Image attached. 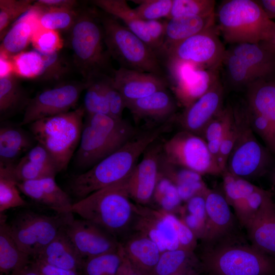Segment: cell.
<instances>
[{"label": "cell", "instance_id": "21", "mask_svg": "<svg viewBox=\"0 0 275 275\" xmlns=\"http://www.w3.org/2000/svg\"><path fill=\"white\" fill-rule=\"evenodd\" d=\"M17 185L26 196L57 214L72 212L74 203L69 195L57 184L55 177L19 182Z\"/></svg>", "mask_w": 275, "mask_h": 275}, {"label": "cell", "instance_id": "9", "mask_svg": "<svg viewBox=\"0 0 275 275\" xmlns=\"http://www.w3.org/2000/svg\"><path fill=\"white\" fill-rule=\"evenodd\" d=\"M202 265L212 275H273L275 261L252 245H222L202 257Z\"/></svg>", "mask_w": 275, "mask_h": 275}, {"label": "cell", "instance_id": "35", "mask_svg": "<svg viewBox=\"0 0 275 275\" xmlns=\"http://www.w3.org/2000/svg\"><path fill=\"white\" fill-rule=\"evenodd\" d=\"M222 66L228 83L235 89H246L251 83L258 79L247 65L230 48L226 49Z\"/></svg>", "mask_w": 275, "mask_h": 275}, {"label": "cell", "instance_id": "30", "mask_svg": "<svg viewBox=\"0 0 275 275\" xmlns=\"http://www.w3.org/2000/svg\"><path fill=\"white\" fill-rule=\"evenodd\" d=\"M215 25V13L205 16H183L167 19L164 41L159 52Z\"/></svg>", "mask_w": 275, "mask_h": 275}, {"label": "cell", "instance_id": "44", "mask_svg": "<svg viewBox=\"0 0 275 275\" xmlns=\"http://www.w3.org/2000/svg\"><path fill=\"white\" fill-rule=\"evenodd\" d=\"M12 175L17 182L40 180L46 177H55L58 171L30 161L24 157L16 164L10 165Z\"/></svg>", "mask_w": 275, "mask_h": 275}, {"label": "cell", "instance_id": "28", "mask_svg": "<svg viewBox=\"0 0 275 275\" xmlns=\"http://www.w3.org/2000/svg\"><path fill=\"white\" fill-rule=\"evenodd\" d=\"M126 107L136 118L167 121L171 119L177 105L173 96L166 89L126 102Z\"/></svg>", "mask_w": 275, "mask_h": 275}, {"label": "cell", "instance_id": "5", "mask_svg": "<svg viewBox=\"0 0 275 275\" xmlns=\"http://www.w3.org/2000/svg\"><path fill=\"white\" fill-rule=\"evenodd\" d=\"M85 114L84 107L81 106L29 124L33 136L51 155L59 172L66 169L79 145Z\"/></svg>", "mask_w": 275, "mask_h": 275}, {"label": "cell", "instance_id": "14", "mask_svg": "<svg viewBox=\"0 0 275 275\" xmlns=\"http://www.w3.org/2000/svg\"><path fill=\"white\" fill-rule=\"evenodd\" d=\"M222 175L223 194L240 224L245 227L263 206L272 199L271 194L227 170Z\"/></svg>", "mask_w": 275, "mask_h": 275}, {"label": "cell", "instance_id": "22", "mask_svg": "<svg viewBox=\"0 0 275 275\" xmlns=\"http://www.w3.org/2000/svg\"><path fill=\"white\" fill-rule=\"evenodd\" d=\"M120 244L126 258L142 275H153L161 253L153 241L132 231Z\"/></svg>", "mask_w": 275, "mask_h": 275}, {"label": "cell", "instance_id": "19", "mask_svg": "<svg viewBox=\"0 0 275 275\" xmlns=\"http://www.w3.org/2000/svg\"><path fill=\"white\" fill-rule=\"evenodd\" d=\"M224 87L219 79L180 116L179 122L183 130L201 136L208 123L224 107Z\"/></svg>", "mask_w": 275, "mask_h": 275}, {"label": "cell", "instance_id": "4", "mask_svg": "<svg viewBox=\"0 0 275 275\" xmlns=\"http://www.w3.org/2000/svg\"><path fill=\"white\" fill-rule=\"evenodd\" d=\"M215 14L219 35L232 45L266 41L275 31V22L257 1H224Z\"/></svg>", "mask_w": 275, "mask_h": 275}, {"label": "cell", "instance_id": "7", "mask_svg": "<svg viewBox=\"0 0 275 275\" xmlns=\"http://www.w3.org/2000/svg\"><path fill=\"white\" fill-rule=\"evenodd\" d=\"M98 15L106 49L120 67L162 76L157 53L150 46L113 16Z\"/></svg>", "mask_w": 275, "mask_h": 275}, {"label": "cell", "instance_id": "40", "mask_svg": "<svg viewBox=\"0 0 275 275\" xmlns=\"http://www.w3.org/2000/svg\"><path fill=\"white\" fill-rule=\"evenodd\" d=\"M206 192L196 195L186 202L185 211L182 219L197 238L203 239L206 230L207 223Z\"/></svg>", "mask_w": 275, "mask_h": 275}, {"label": "cell", "instance_id": "20", "mask_svg": "<svg viewBox=\"0 0 275 275\" xmlns=\"http://www.w3.org/2000/svg\"><path fill=\"white\" fill-rule=\"evenodd\" d=\"M112 77L125 103L166 90L169 86L167 80L161 75L121 67L114 71Z\"/></svg>", "mask_w": 275, "mask_h": 275}, {"label": "cell", "instance_id": "15", "mask_svg": "<svg viewBox=\"0 0 275 275\" xmlns=\"http://www.w3.org/2000/svg\"><path fill=\"white\" fill-rule=\"evenodd\" d=\"M174 92L181 104L189 106L219 79L218 70L206 69L186 62L168 65Z\"/></svg>", "mask_w": 275, "mask_h": 275}, {"label": "cell", "instance_id": "31", "mask_svg": "<svg viewBox=\"0 0 275 275\" xmlns=\"http://www.w3.org/2000/svg\"><path fill=\"white\" fill-rule=\"evenodd\" d=\"M230 49L258 78L275 76V54L261 43L236 44Z\"/></svg>", "mask_w": 275, "mask_h": 275}, {"label": "cell", "instance_id": "54", "mask_svg": "<svg viewBox=\"0 0 275 275\" xmlns=\"http://www.w3.org/2000/svg\"><path fill=\"white\" fill-rule=\"evenodd\" d=\"M30 266L42 275H79V272L57 267L35 259L32 260Z\"/></svg>", "mask_w": 275, "mask_h": 275}, {"label": "cell", "instance_id": "13", "mask_svg": "<svg viewBox=\"0 0 275 275\" xmlns=\"http://www.w3.org/2000/svg\"><path fill=\"white\" fill-rule=\"evenodd\" d=\"M87 81H68L46 89L30 98L24 111L21 124L28 125L37 120L69 112L77 103Z\"/></svg>", "mask_w": 275, "mask_h": 275}, {"label": "cell", "instance_id": "57", "mask_svg": "<svg viewBox=\"0 0 275 275\" xmlns=\"http://www.w3.org/2000/svg\"><path fill=\"white\" fill-rule=\"evenodd\" d=\"M257 1L270 19L272 20L275 18V0H258Z\"/></svg>", "mask_w": 275, "mask_h": 275}, {"label": "cell", "instance_id": "12", "mask_svg": "<svg viewBox=\"0 0 275 275\" xmlns=\"http://www.w3.org/2000/svg\"><path fill=\"white\" fill-rule=\"evenodd\" d=\"M219 35L215 25L170 46L160 53L166 56L168 65L186 62L206 69L218 70L226 51Z\"/></svg>", "mask_w": 275, "mask_h": 275}, {"label": "cell", "instance_id": "60", "mask_svg": "<svg viewBox=\"0 0 275 275\" xmlns=\"http://www.w3.org/2000/svg\"><path fill=\"white\" fill-rule=\"evenodd\" d=\"M270 177L272 184L275 186V167L270 171Z\"/></svg>", "mask_w": 275, "mask_h": 275}, {"label": "cell", "instance_id": "39", "mask_svg": "<svg viewBox=\"0 0 275 275\" xmlns=\"http://www.w3.org/2000/svg\"><path fill=\"white\" fill-rule=\"evenodd\" d=\"M10 165L0 163V214L8 209L28 204L20 196Z\"/></svg>", "mask_w": 275, "mask_h": 275}, {"label": "cell", "instance_id": "45", "mask_svg": "<svg viewBox=\"0 0 275 275\" xmlns=\"http://www.w3.org/2000/svg\"><path fill=\"white\" fill-rule=\"evenodd\" d=\"M35 3L33 0H0V38L14 21L30 10Z\"/></svg>", "mask_w": 275, "mask_h": 275}, {"label": "cell", "instance_id": "33", "mask_svg": "<svg viewBox=\"0 0 275 275\" xmlns=\"http://www.w3.org/2000/svg\"><path fill=\"white\" fill-rule=\"evenodd\" d=\"M27 97L16 76L11 73L2 75L0 78V114L3 117L26 106Z\"/></svg>", "mask_w": 275, "mask_h": 275}, {"label": "cell", "instance_id": "56", "mask_svg": "<svg viewBox=\"0 0 275 275\" xmlns=\"http://www.w3.org/2000/svg\"><path fill=\"white\" fill-rule=\"evenodd\" d=\"M116 275L142 274L131 264L124 253L123 262Z\"/></svg>", "mask_w": 275, "mask_h": 275}, {"label": "cell", "instance_id": "53", "mask_svg": "<svg viewBox=\"0 0 275 275\" xmlns=\"http://www.w3.org/2000/svg\"><path fill=\"white\" fill-rule=\"evenodd\" d=\"M179 249L193 252L196 246L197 237L181 219L175 218Z\"/></svg>", "mask_w": 275, "mask_h": 275}, {"label": "cell", "instance_id": "55", "mask_svg": "<svg viewBox=\"0 0 275 275\" xmlns=\"http://www.w3.org/2000/svg\"><path fill=\"white\" fill-rule=\"evenodd\" d=\"M77 2L74 0H38L35 1L32 9L41 11L49 9H74Z\"/></svg>", "mask_w": 275, "mask_h": 275}, {"label": "cell", "instance_id": "17", "mask_svg": "<svg viewBox=\"0 0 275 275\" xmlns=\"http://www.w3.org/2000/svg\"><path fill=\"white\" fill-rule=\"evenodd\" d=\"M156 142L144 152L142 160L135 165L127 179L130 197L142 205L153 199L160 173L162 144Z\"/></svg>", "mask_w": 275, "mask_h": 275}, {"label": "cell", "instance_id": "16", "mask_svg": "<svg viewBox=\"0 0 275 275\" xmlns=\"http://www.w3.org/2000/svg\"><path fill=\"white\" fill-rule=\"evenodd\" d=\"M175 218L171 213L137 204L132 231L141 233L153 241L161 253L178 249L179 243Z\"/></svg>", "mask_w": 275, "mask_h": 275}, {"label": "cell", "instance_id": "43", "mask_svg": "<svg viewBox=\"0 0 275 275\" xmlns=\"http://www.w3.org/2000/svg\"><path fill=\"white\" fill-rule=\"evenodd\" d=\"M86 81L88 85L85 90L83 105L86 114H102L110 115L108 104L100 82L99 76Z\"/></svg>", "mask_w": 275, "mask_h": 275}, {"label": "cell", "instance_id": "34", "mask_svg": "<svg viewBox=\"0 0 275 275\" xmlns=\"http://www.w3.org/2000/svg\"><path fill=\"white\" fill-rule=\"evenodd\" d=\"M32 144L30 137L20 128L9 126L1 127L0 163L14 164V161Z\"/></svg>", "mask_w": 275, "mask_h": 275}, {"label": "cell", "instance_id": "48", "mask_svg": "<svg viewBox=\"0 0 275 275\" xmlns=\"http://www.w3.org/2000/svg\"><path fill=\"white\" fill-rule=\"evenodd\" d=\"M139 5L134 9L139 17L144 21L160 20L168 18L173 0L133 1Z\"/></svg>", "mask_w": 275, "mask_h": 275}, {"label": "cell", "instance_id": "1", "mask_svg": "<svg viewBox=\"0 0 275 275\" xmlns=\"http://www.w3.org/2000/svg\"><path fill=\"white\" fill-rule=\"evenodd\" d=\"M171 120L155 128L137 134L119 149L84 173L74 176L68 183L72 195L80 200L101 189L129 177L139 157L170 128Z\"/></svg>", "mask_w": 275, "mask_h": 275}, {"label": "cell", "instance_id": "47", "mask_svg": "<svg viewBox=\"0 0 275 275\" xmlns=\"http://www.w3.org/2000/svg\"><path fill=\"white\" fill-rule=\"evenodd\" d=\"M234 120L233 108L229 105L223 109L208 123L201 137L206 142L222 140Z\"/></svg>", "mask_w": 275, "mask_h": 275}, {"label": "cell", "instance_id": "36", "mask_svg": "<svg viewBox=\"0 0 275 275\" xmlns=\"http://www.w3.org/2000/svg\"><path fill=\"white\" fill-rule=\"evenodd\" d=\"M193 252L178 249L162 252L153 275H184L193 263Z\"/></svg>", "mask_w": 275, "mask_h": 275}, {"label": "cell", "instance_id": "46", "mask_svg": "<svg viewBox=\"0 0 275 275\" xmlns=\"http://www.w3.org/2000/svg\"><path fill=\"white\" fill-rule=\"evenodd\" d=\"M214 0H173L170 14L167 18L205 16L215 13Z\"/></svg>", "mask_w": 275, "mask_h": 275}, {"label": "cell", "instance_id": "6", "mask_svg": "<svg viewBox=\"0 0 275 275\" xmlns=\"http://www.w3.org/2000/svg\"><path fill=\"white\" fill-rule=\"evenodd\" d=\"M97 14L88 10L80 12L70 30L74 64L85 81L106 74L111 57L104 48L103 30Z\"/></svg>", "mask_w": 275, "mask_h": 275}, {"label": "cell", "instance_id": "29", "mask_svg": "<svg viewBox=\"0 0 275 275\" xmlns=\"http://www.w3.org/2000/svg\"><path fill=\"white\" fill-rule=\"evenodd\" d=\"M246 105L275 130V76L258 78L246 88Z\"/></svg>", "mask_w": 275, "mask_h": 275}, {"label": "cell", "instance_id": "38", "mask_svg": "<svg viewBox=\"0 0 275 275\" xmlns=\"http://www.w3.org/2000/svg\"><path fill=\"white\" fill-rule=\"evenodd\" d=\"M32 29L31 23L26 19L15 23L1 40V54L11 57L20 53L30 41Z\"/></svg>", "mask_w": 275, "mask_h": 275}, {"label": "cell", "instance_id": "3", "mask_svg": "<svg viewBox=\"0 0 275 275\" xmlns=\"http://www.w3.org/2000/svg\"><path fill=\"white\" fill-rule=\"evenodd\" d=\"M138 133L127 121L109 115H86L75 162L78 167L90 169L113 153Z\"/></svg>", "mask_w": 275, "mask_h": 275}, {"label": "cell", "instance_id": "11", "mask_svg": "<svg viewBox=\"0 0 275 275\" xmlns=\"http://www.w3.org/2000/svg\"><path fill=\"white\" fill-rule=\"evenodd\" d=\"M166 162L194 171L201 175H222L223 172L210 154L207 142L201 136L182 130L162 145Z\"/></svg>", "mask_w": 275, "mask_h": 275}, {"label": "cell", "instance_id": "27", "mask_svg": "<svg viewBox=\"0 0 275 275\" xmlns=\"http://www.w3.org/2000/svg\"><path fill=\"white\" fill-rule=\"evenodd\" d=\"M31 258L11 236L6 215L0 214V275H21L30 265Z\"/></svg>", "mask_w": 275, "mask_h": 275}, {"label": "cell", "instance_id": "2", "mask_svg": "<svg viewBox=\"0 0 275 275\" xmlns=\"http://www.w3.org/2000/svg\"><path fill=\"white\" fill-rule=\"evenodd\" d=\"M127 179L73 203L72 212L97 225L120 241L132 231L137 204L130 200Z\"/></svg>", "mask_w": 275, "mask_h": 275}, {"label": "cell", "instance_id": "8", "mask_svg": "<svg viewBox=\"0 0 275 275\" xmlns=\"http://www.w3.org/2000/svg\"><path fill=\"white\" fill-rule=\"evenodd\" d=\"M233 110L238 131L226 170L233 175L247 180L261 177L272 169V153L256 139L245 106L233 108Z\"/></svg>", "mask_w": 275, "mask_h": 275}, {"label": "cell", "instance_id": "32", "mask_svg": "<svg viewBox=\"0 0 275 275\" xmlns=\"http://www.w3.org/2000/svg\"><path fill=\"white\" fill-rule=\"evenodd\" d=\"M91 3L106 14L121 20L128 29L154 50L145 21L139 17L134 9L130 7L126 1L93 0Z\"/></svg>", "mask_w": 275, "mask_h": 275}, {"label": "cell", "instance_id": "26", "mask_svg": "<svg viewBox=\"0 0 275 275\" xmlns=\"http://www.w3.org/2000/svg\"><path fill=\"white\" fill-rule=\"evenodd\" d=\"M245 228L253 246L268 255H275V203L272 199Z\"/></svg>", "mask_w": 275, "mask_h": 275}, {"label": "cell", "instance_id": "25", "mask_svg": "<svg viewBox=\"0 0 275 275\" xmlns=\"http://www.w3.org/2000/svg\"><path fill=\"white\" fill-rule=\"evenodd\" d=\"M64 228L33 259L57 267L80 272L85 259L67 235Z\"/></svg>", "mask_w": 275, "mask_h": 275}, {"label": "cell", "instance_id": "18", "mask_svg": "<svg viewBox=\"0 0 275 275\" xmlns=\"http://www.w3.org/2000/svg\"><path fill=\"white\" fill-rule=\"evenodd\" d=\"M64 230L84 259L115 251L120 247L119 241L114 236L83 218H74Z\"/></svg>", "mask_w": 275, "mask_h": 275}, {"label": "cell", "instance_id": "49", "mask_svg": "<svg viewBox=\"0 0 275 275\" xmlns=\"http://www.w3.org/2000/svg\"><path fill=\"white\" fill-rule=\"evenodd\" d=\"M99 79L107 101L110 115L122 119L123 111L126 108V103L121 93L114 85L112 76L102 74L99 76Z\"/></svg>", "mask_w": 275, "mask_h": 275}, {"label": "cell", "instance_id": "52", "mask_svg": "<svg viewBox=\"0 0 275 275\" xmlns=\"http://www.w3.org/2000/svg\"><path fill=\"white\" fill-rule=\"evenodd\" d=\"M25 159L35 163L58 170L56 163L50 153L42 145L37 144L32 148L23 156Z\"/></svg>", "mask_w": 275, "mask_h": 275}, {"label": "cell", "instance_id": "41", "mask_svg": "<svg viewBox=\"0 0 275 275\" xmlns=\"http://www.w3.org/2000/svg\"><path fill=\"white\" fill-rule=\"evenodd\" d=\"M79 12L75 9H49L40 11L38 17L40 25L50 31L70 30Z\"/></svg>", "mask_w": 275, "mask_h": 275}, {"label": "cell", "instance_id": "23", "mask_svg": "<svg viewBox=\"0 0 275 275\" xmlns=\"http://www.w3.org/2000/svg\"><path fill=\"white\" fill-rule=\"evenodd\" d=\"M16 65L20 73L35 77L42 80L60 78L67 71L57 51H33L22 53L16 59Z\"/></svg>", "mask_w": 275, "mask_h": 275}, {"label": "cell", "instance_id": "50", "mask_svg": "<svg viewBox=\"0 0 275 275\" xmlns=\"http://www.w3.org/2000/svg\"><path fill=\"white\" fill-rule=\"evenodd\" d=\"M238 131V125L234 114V120L223 136L220 145L218 163L223 173L226 170L227 161L236 142Z\"/></svg>", "mask_w": 275, "mask_h": 275}, {"label": "cell", "instance_id": "10", "mask_svg": "<svg viewBox=\"0 0 275 275\" xmlns=\"http://www.w3.org/2000/svg\"><path fill=\"white\" fill-rule=\"evenodd\" d=\"M73 214L49 216L23 210L8 223L9 231L18 247L34 258L74 218Z\"/></svg>", "mask_w": 275, "mask_h": 275}, {"label": "cell", "instance_id": "37", "mask_svg": "<svg viewBox=\"0 0 275 275\" xmlns=\"http://www.w3.org/2000/svg\"><path fill=\"white\" fill-rule=\"evenodd\" d=\"M124 259L120 245L118 250L84 259L82 275H116Z\"/></svg>", "mask_w": 275, "mask_h": 275}, {"label": "cell", "instance_id": "59", "mask_svg": "<svg viewBox=\"0 0 275 275\" xmlns=\"http://www.w3.org/2000/svg\"><path fill=\"white\" fill-rule=\"evenodd\" d=\"M21 275H42L39 271L32 268L30 265L22 272Z\"/></svg>", "mask_w": 275, "mask_h": 275}, {"label": "cell", "instance_id": "51", "mask_svg": "<svg viewBox=\"0 0 275 275\" xmlns=\"http://www.w3.org/2000/svg\"><path fill=\"white\" fill-rule=\"evenodd\" d=\"M167 21L153 20L145 21L149 36L152 41L153 48L157 53L161 49L165 38Z\"/></svg>", "mask_w": 275, "mask_h": 275}, {"label": "cell", "instance_id": "24", "mask_svg": "<svg viewBox=\"0 0 275 275\" xmlns=\"http://www.w3.org/2000/svg\"><path fill=\"white\" fill-rule=\"evenodd\" d=\"M207 223L203 240L211 242L227 234L233 225V216L223 194L208 188L205 193Z\"/></svg>", "mask_w": 275, "mask_h": 275}, {"label": "cell", "instance_id": "58", "mask_svg": "<svg viewBox=\"0 0 275 275\" xmlns=\"http://www.w3.org/2000/svg\"><path fill=\"white\" fill-rule=\"evenodd\" d=\"M261 43L266 48L275 54V31L268 40L261 42Z\"/></svg>", "mask_w": 275, "mask_h": 275}, {"label": "cell", "instance_id": "42", "mask_svg": "<svg viewBox=\"0 0 275 275\" xmlns=\"http://www.w3.org/2000/svg\"><path fill=\"white\" fill-rule=\"evenodd\" d=\"M153 198L161 210L169 213L178 210L182 202L175 185L160 172Z\"/></svg>", "mask_w": 275, "mask_h": 275}]
</instances>
